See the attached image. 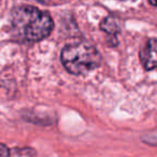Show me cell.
<instances>
[{
    "label": "cell",
    "instance_id": "1",
    "mask_svg": "<svg viewBox=\"0 0 157 157\" xmlns=\"http://www.w3.org/2000/svg\"><path fill=\"white\" fill-rule=\"evenodd\" d=\"M54 26L50 14L35 7L23 6L12 12V31L21 42H38L51 33Z\"/></svg>",
    "mask_w": 157,
    "mask_h": 157
},
{
    "label": "cell",
    "instance_id": "2",
    "mask_svg": "<svg viewBox=\"0 0 157 157\" xmlns=\"http://www.w3.org/2000/svg\"><path fill=\"white\" fill-rule=\"evenodd\" d=\"M60 57L65 69L74 75H85L101 63L100 53L87 42L68 44L63 48Z\"/></svg>",
    "mask_w": 157,
    "mask_h": 157
},
{
    "label": "cell",
    "instance_id": "3",
    "mask_svg": "<svg viewBox=\"0 0 157 157\" xmlns=\"http://www.w3.org/2000/svg\"><path fill=\"white\" fill-rule=\"evenodd\" d=\"M140 60L145 70L157 68V39H150L140 51Z\"/></svg>",
    "mask_w": 157,
    "mask_h": 157
},
{
    "label": "cell",
    "instance_id": "4",
    "mask_svg": "<svg viewBox=\"0 0 157 157\" xmlns=\"http://www.w3.org/2000/svg\"><path fill=\"white\" fill-rule=\"evenodd\" d=\"M100 28L108 35L111 36H116L121 31L120 23L115 17H112V16H108L101 22Z\"/></svg>",
    "mask_w": 157,
    "mask_h": 157
},
{
    "label": "cell",
    "instance_id": "5",
    "mask_svg": "<svg viewBox=\"0 0 157 157\" xmlns=\"http://www.w3.org/2000/svg\"><path fill=\"white\" fill-rule=\"evenodd\" d=\"M143 141L148 144H153V145H157V130L156 131H151L147 135L143 136Z\"/></svg>",
    "mask_w": 157,
    "mask_h": 157
},
{
    "label": "cell",
    "instance_id": "6",
    "mask_svg": "<svg viewBox=\"0 0 157 157\" xmlns=\"http://www.w3.org/2000/svg\"><path fill=\"white\" fill-rule=\"evenodd\" d=\"M0 157H10L9 148L2 143H0Z\"/></svg>",
    "mask_w": 157,
    "mask_h": 157
},
{
    "label": "cell",
    "instance_id": "7",
    "mask_svg": "<svg viewBox=\"0 0 157 157\" xmlns=\"http://www.w3.org/2000/svg\"><path fill=\"white\" fill-rule=\"evenodd\" d=\"M150 1V3L152 6H155V7H157V0H148Z\"/></svg>",
    "mask_w": 157,
    "mask_h": 157
},
{
    "label": "cell",
    "instance_id": "8",
    "mask_svg": "<svg viewBox=\"0 0 157 157\" xmlns=\"http://www.w3.org/2000/svg\"><path fill=\"white\" fill-rule=\"evenodd\" d=\"M38 1H40V2H45V1H48V0H38Z\"/></svg>",
    "mask_w": 157,
    "mask_h": 157
}]
</instances>
